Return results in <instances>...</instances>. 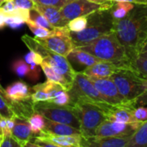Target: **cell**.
I'll list each match as a JSON object with an SVG mask.
<instances>
[{"label":"cell","mask_w":147,"mask_h":147,"mask_svg":"<svg viewBox=\"0 0 147 147\" xmlns=\"http://www.w3.org/2000/svg\"><path fill=\"white\" fill-rule=\"evenodd\" d=\"M114 31L132 61L147 41V5L135 4L125 18L115 20Z\"/></svg>","instance_id":"obj_1"},{"label":"cell","mask_w":147,"mask_h":147,"mask_svg":"<svg viewBox=\"0 0 147 147\" xmlns=\"http://www.w3.org/2000/svg\"><path fill=\"white\" fill-rule=\"evenodd\" d=\"M78 47L102 60L113 62L121 69H133L126 50L114 30Z\"/></svg>","instance_id":"obj_2"},{"label":"cell","mask_w":147,"mask_h":147,"mask_svg":"<svg viewBox=\"0 0 147 147\" xmlns=\"http://www.w3.org/2000/svg\"><path fill=\"white\" fill-rule=\"evenodd\" d=\"M88 26L80 32H71L70 35L75 47L88 44L93 40L114 30L115 19L111 13V8L96 11L89 16Z\"/></svg>","instance_id":"obj_3"},{"label":"cell","mask_w":147,"mask_h":147,"mask_svg":"<svg viewBox=\"0 0 147 147\" xmlns=\"http://www.w3.org/2000/svg\"><path fill=\"white\" fill-rule=\"evenodd\" d=\"M109 105L107 102L98 103L84 100L71 105L79 120L83 137L90 138L96 135L97 127L107 120L105 110Z\"/></svg>","instance_id":"obj_4"},{"label":"cell","mask_w":147,"mask_h":147,"mask_svg":"<svg viewBox=\"0 0 147 147\" xmlns=\"http://www.w3.org/2000/svg\"><path fill=\"white\" fill-rule=\"evenodd\" d=\"M22 40L29 50L39 53L43 57V60L49 64L59 75H61L71 87L77 72L73 70L66 57L49 50L44 47L35 37L33 38L29 35L24 34L22 37Z\"/></svg>","instance_id":"obj_5"},{"label":"cell","mask_w":147,"mask_h":147,"mask_svg":"<svg viewBox=\"0 0 147 147\" xmlns=\"http://www.w3.org/2000/svg\"><path fill=\"white\" fill-rule=\"evenodd\" d=\"M127 102H133L147 89V79L133 69H119L111 77Z\"/></svg>","instance_id":"obj_6"},{"label":"cell","mask_w":147,"mask_h":147,"mask_svg":"<svg viewBox=\"0 0 147 147\" xmlns=\"http://www.w3.org/2000/svg\"><path fill=\"white\" fill-rule=\"evenodd\" d=\"M67 91L70 95L69 105H72L81 100L98 103L106 102L96 90L91 78L83 72L76 73L71 87Z\"/></svg>","instance_id":"obj_7"},{"label":"cell","mask_w":147,"mask_h":147,"mask_svg":"<svg viewBox=\"0 0 147 147\" xmlns=\"http://www.w3.org/2000/svg\"><path fill=\"white\" fill-rule=\"evenodd\" d=\"M34 109L51 121L70 125L80 130V122L71 105H57L51 102L34 103Z\"/></svg>","instance_id":"obj_8"},{"label":"cell","mask_w":147,"mask_h":147,"mask_svg":"<svg viewBox=\"0 0 147 147\" xmlns=\"http://www.w3.org/2000/svg\"><path fill=\"white\" fill-rule=\"evenodd\" d=\"M113 3L97 4L89 0H68L60 9V11L65 19L69 22L78 16H87L96 11L109 9Z\"/></svg>","instance_id":"obj_9"},{"label":"cell","mask_w":147,"mask_h":147,"mask_svg":"<svg viewBox=\"0 0 147 147\" xmlns=\"http://www.w3.org/2000/svg\"><path fill=\"white\" fill-rule=\"evenodd\" d=\"M37 40L49 50L65 57H67V55L75 47L67 26L59 28L58 33L53 36Z\"/></svg>","instance_id":"obj_10"},{"label":"cell","mask_w":147,"mask_h":147,"mask_svg":"<svg viewBox=\"0 0 147 147\" xmlns=\"http://www.w3.org/2000/svg\"><path fill=\"white\" fill-rule=\"evenodd\" d=\"M141 122L123 123L105 120L96 129V137H122L133 136L137 131Z\"/></svg>","instance_id":"obj_11"},{"label":"cell","mask_w":147,"mask_h":147,"mask_svg":"<svg viewBox=\"0 0 147 147\" xmlns=\"http://www.w3.org/2000/svg\"><path fill=\"white\" fill-rule=\"evenodd\" d=\"M96 90L102 96L104 101L111 105H119L129 103L122 96L116 84L111 78H91Z\"/></svg>","instance_id":"obj_12"},{"label":"cell","mask_w":147,"mask_h":147,"mask_svg":"<svg viewBox=\"0 0 147 147\" xmlns=\"http://www.w3.org/2000/svg\"><path fill=\"white\" fill-rule=\"evenodd\" d=\"M66 58L76 72H84L88 67L102 60L78 47H74Z\"/></svg>","instance_id":"obj_13"},{"label":"cell","mask_w":147,"mask_h":147,"mask_svg":"<svg viewBox=\"0 0 147 147\" xmlns=\"http://www.w3.org/2000/svg\"><path fill=\"white\" fill-rule=\"evenodd\" d=\"M134 108L132 102L119 105L109 104L105 110L107 120L123 123H135L137 121L134 115Z\"/></svg>","instance_id":"obj_14"},{"label":"cell","mask_w":147,"mask_h":147,"mask_svg":"<svg viewBox=\"0 0 147 147\" xmlns=\"http://www.w3.org/2000/svg\"><path fill=\"white\" fill-rule=\"evenodd\" d=\"M132 136L122 137H83L81 146L88 147H127Z\"/></svg>","instance_id":"obj_15"},{"label":"cell","mask_w":147,"mask_h":147,"mask_svg":"<svg viewBox=\"0 0 147 147\" xmlns=\"http://www.w3.org/2000/svg\"><path fill=\"white\" fill-rule=\"evenodd\" d=\"M119 69L121 68L113 62L101 60L88 67L83 73L90 78H110Z\"/></svg>","instance_id":"obj_16"},{"label":"cell","mask_w":147,"mask_h":147,"mask_svg":"<svg viewBox=\"0 0 147 147\" xmlns=\"http://www.w3.org/2000/svg\"><path fill=\"white\" fill-rule=\"evenodd\" d=\"M15 126L12 129V135L20 144L21 147L26 146V144L32 140L34 134L32 133L29 122L27 119L15 115Z\"/></svg>","instance_id":"obj_17"},{"label":"cell","mask_w":147,"mask_h":147,"mask_svg":"<svg viewBox=\"0 0 147 147\" xmlns=\"http://www.w3.org/2000/svg\"><path fill=\"white\" fill-rule=\"evenodd\" d=\"M6 93L9 100L12 102H24L31 100L32 88L23 81H16L9 85Z\"/></svg>","instance_id":"obj_18"},{"label":"cell","mask_w":147,"mask_h":147,"mask_svg":"<svg viewBox=\"0 0 147 147\" xmlns=\"http://www.w3.org/2000/svg\"><path fill=\"white\" fill-rule=\"evenodd\" d=\"M34 8L39 10L48 21L55 28L65 27L68 24V21L65 19L63 15L61 14L60 9L48 5H44L35 2Z\"/></svg>","instance_id":"obj_19"},{"label":"cell","mask_w":147,"mask_h":147,"mask_svg":"<svg viewBox=\"0 0 147 147\" xmlns=\"http://www.w3.org/2000/svg\"><path fill=\"white\" fill-rule=\"evenodd\" d=\"M38 136H43L55 143L59 147H80L83 136L78 135H57L42 131Z\"/></svg>","instance_id":"obj_20"},{"label":"cell","mask_w":147,"mask_h":147,"mask_svg":"<svg viewBox=\"0 0 147 147\" xmlns=\"http://www.w3.org/2000/svg\"><path fill=\"white\" fill-rule=\"evenodd\" d=\"M45 122L46 126L43 131L57 135H82L81 131L79 129H77L70 125L53 121L47 118H45Z\"/></svg>","instance_id":"obj_21"},{"label":"cell","mask_w":147,"mask_h":147,"mask_svg":"<svg viewBox=\"0 0 147 147\" xmlns=\"http://www.w3.org/2000/svg\"><path fill=\"white\" fill-rule=\"evenodd\" d=\"M135 7V4L126 1L114 2L111 7V13L115 20H121L125 18Z\"/></svg>","instance_id":"obj_22"},{"label":"cell","mask_w":147,"mask_h":147,"mask_svg":"<svg viewBox=\"0 0 147 147\" xmlns=\"http://www.w3.org/2000/svg\"><path fill=\"white\" fill-rule=\"evenodd\" d=\"M147 146V121L141 122L140 126L132 136L127 147Z\"/></svg>","instance_id":"obj_23"},{"label":"cell","mask_w":147,"mask_h":147,"mask_svg":"<svg viewBox=\"0 0 147 147\" xmlns=\"http://www.w3.org/2000/svg\"><path fill=\"white\" fill-rule=\"evenodd\" d=\"M40 68H41L42 71L44 72V74L46 75V77L48 80L60 84L66 90H68L71 88V85L68 84V82L61 75H59L49 64H47L44 60L40 64Z\"/></svg>","instance_id":"obj_24"},{"label":"cell","mask_w":147,"mask_h":147,"mask_svg":"<svg viewBox=\"0 0 147 147\" xmlns=\"http://www.w3.org/2000/svg\"><path fill=\"white\" fill-rule=\"evenodd\" d=\"M26 24L29 28V29L33 33V34L35 36V38H37V39H45V38L53 36L58 33L59 28H55L54 29H48V28H43V27H40L37 24H35L30 19H28L26 22Z\"/></svg>","instance_id":"obj_25"},{"label":"cell","mask_w":147,"mask_h":147,"mask_svg":"<svg viewBox=\"0 0 147 147\" xmlns=\"http://www.w3.org/2000/svg\"><path fill=\"white\" fill-rule=\"evenodd\" d=\"M28 121L29 122L34 136H38L44 130L46 126L45 117L40 113L34 110V112L31 115Z\"/></svg>","instance_id":"obj_26"},{"label":"cell","mask_w":147,"mask_h":147,"mask_svg":"<svg viewBox=\"0 0 147 147\" xmlns=\"http://www.w3.org/2000/svg\"><path fill=\"white\" fill-rule=\"evenodd\" d=\"M29 19L31 21H33L35 24L48 28V29H54L55 27H53L49 21L39 11L37 10L35 8H33L29 10Z\"/></svg>","instance_id":"obj_27"},{"label":"cell","mask_w":147,"mask_h":147,"mask_svg":"<svg viewBox=\"0 0 147 147\" xmlns=\"http://www.w3.org/2000/svg\"><path fill=\"white\" fill-rule=\"evenodd\" d=\"M42 86H43L44 90L49 95L50 100L53 99L55 96H57L58 95H59L61 92L66 90L60 84L56 83V82H53V81H51V80H48V79L46 82L42 83Z\"/></svg>","instance_id":"obj_28"},{"label":"cell","mask_w":147,"mask_h":147,"mask_svg":"<svg viewBox=\"0 0 147 147\" xmlns=\"http://www.w3.org/2000/svg\"><path fill=\"white\" fill-rule=\"evenodd\" d=\"M50 100L49 95L44 90L41 84H38L32 87V95H31V101L34 103L40 102H47Z\"/></svg>","instance_id":"obj_29"},{"label":"cell","mask_w":147,"mask_h":147,"mask_svg":"<svg viewBox=\"0 0 147 147\" xmlns=\"http://www.w3.org/2000/svg\"><path fill=\"white\" fill-rule=\"evenodd\" d=\"M131 65L134 71H135L139 75L147 79V59L137 56L131 61Z\"/></svg>","instance_id":"obj_30"},{"label":"cell","mask_w":147,"mask_h":147,"mask_svg":"<svg viewBox=\"0 0 147 147\" xmlns=\"http://www.w3.org/2000/svg\"><path fill=\"white\" fill-rule=\"evenodd\" d=\"M88 26L87 16H78L69 21L67 28L71 32H80L85 29Z\"/></svg>","instance_id":"obj_31"},{"label":"cell","mask_w":147,"mask_h":147,"mask_svg":"<svg viewBox=\"0 0 147 147\" xmlns=\"http://www.w3.org/2000/svg\"><path fill=\"white\" fill-rule=\"evenodd\" d=\"M12 70L20 78L28 77L30 68L29 65L22 59H17L13 62L12 64Z\"/></svg>","instance_id":"obj_32"},{"label":"cell","mask_w":147,"mask_h":147,"mask_svg":"<svg viewBox=\"0 0 147 147\" xmlns=\"http://www.w3.org/2000/svg\"><path fill=\"white\" fill-rule=\"evenodd\" d=\"M24 60L31 65H40L43 62V57L37 52L31 51L24 56Z\"/></svg>","instance_id":"obj_33"},{"label":"cell","mask_w":147,"mask_h":147,"mask_svg":"<svg viewBox=\"0 0 147 147\" xmlns=\"http://www.w3.org/2000/svg\"><path fill=\"white\" fill-rule=\"evenodd\" d=\"M0 115L4 118H12L15 113L9 107V103L0 96Z\"/></svg>","instance_id":"obj_34"},{"label":"cell","mask_w":147,"mask_h":147,"mask_svg":"<svg viewBox=\"0 0 147 147\" xmlns=\"http://www.w3.org/2000/svg\"><path fill=\"white\" fill-rule=\"evenodd\" d=\"M5 24L6 26L13 28V29H16V28H20L21 27H22L23 24L25 23V21L19 18V17H16V16H6L5 17Z\"/></svg>","instance_id":"obj_35"},{"label":"cell","mask_w":147,"mask_h":147,"mask_svg":"<svg viewBox=\"0 0 147 147\" xmlns=\"http://www.w3.org/2000/svg\"><path fill=\"white\" fill-rule=\"evenodd\" d=\"M53 103H55L57 105H61V106H65L70 104V95L67 90H65L61 92L59 95L55 96L53 99L48 101Z\"/></svg>","instance_id":"obj_36"},{"label":"cell","mask_w":147,"mask_h":147,"mask_svg":"<svg viewBox=\"0 0 147 147\" xmlns=\"http://www.w3.org/2000/svg\"><path fill=\"white\" fill-rule=\"evenodd\" d=\"M134 115L137 122H144L147 121V107L138 106L134 109Z\"/></svg>","instance_id":"obj_37"},{"label":"cell","mask_w":147,"mask_h":147,"mask_svg":"<svg viewBox=\"0 0 147 147\" xmlns=\"http://www.w3.org/2000/svg\"><path fill=\"white\" fill-rule=\"evenodd\" d=\"M0 147H21L20 144L13 137V135L3 136Z\"/></svg>","instance_id":"obj_38"},{"label":"cell","mask_w":147,"mask_h":147,"mask_svg":"<svg viewBox=\"0 0 147 147\" xmlns=\"http://www.w3.org/2000/svg\"><path fill=\"white\" fill-rule=\"evenodd\" d=\"M68 0H36V3L44 4V5H48V6H53L59 9H60L67 2Z\"/></svg>","instance_id":"obj_39"},{"label":"cell","mask_w":147,"mask_h":147,"mask_svg":"<svg viewBox=\"0 0 147 147\" xmlns=\"http://www.w3.org/2000/svg\"><path fill=\"white\" fill-rule=\"evenodd\" d=\"M29 73H28V79H30L31 81H37L40 78V65H29Z\"/></svg>","instance_id":"obj_40"},{"label":"cell","mask_w":147,"mask_h":147,"mask_svg":"<svg viewBox=\"0 0 147 147\" xmlns=\"http://www.w3.org/2000/svg\"><path fill=\"white\" fill-rule=\"evenodd\" d=\"M0 7L5 13V15H9L15 10L16 5L15 4L13 0H6L2 5H0Z\"/></svg>","instance_id":"obj_41"},{"label":"cell","mask_w":147,"mask_h":147,"mask_svg":"<svg viewBox=\"0 0 147 147\" xmlns=\"http://www.w3.org/2000/svg\"><path fill=\"white\" fill-rule=\"evenodd\" d=\"M13 1L17 7L27 9H31L34 8V4H35V2L33 0H13Z\"/></svg>","instance_id":"obj_42"},{"label":"cell","mask_w":147,"mask_h":147,"mask_svg":"<svg viewBox=\"0 0 147 147\" xmlns=\"http://www.w3.org/2000/svg\"><path fill=\"white\" fill-rule=\"evenodd\" d=\"M132 103L134 104V107L147 105V89L142 94H140Z\"/></svg>","instance_id":"obj_43"},{"label":"cell","mask_w":147,"mask_h":147,"mask_svg":"<svg viewBox=\"0 0 147 147\" xmlns=\"http://www.w3.org/2000/svg\"><path fill=\"white\" fill-rule=\"evenodd\" d=\"M0 96H3V98L9 103V107L11 108V101L9 100V98L8 97V96H7V93H6V90L2 87V85L0 84Z\"/></svg>","instance_id":"obj_44"},{"label":"cell","mask_w":147,"mask_h":147,"mask_svg":"<svg viewBox=\"0 0 147 147\" xmlns=\"http://www.w3.org/2000/svg\"><path fill=\"white\" fill-rule=\"evenodd\" d=\"M5 17H6V15L0 7V29H3L6 26V24H5Z\"/></svg>","instance_id":"obj_45"},{"label":"cell","mask_w":147,"mask_h":147,"mask_svg":"<svg viewBox=\"0 0 147 147\" xmlns=\"http://www.w3.org/2000/svg\"><path fill=\"white\" fill-rule=\"evenodd\" d=\"M118 1L130 2L134 4H138V5H147V0H113V2H118Z\"/></svg>","instance_id":"obj_46"},{"label":"cell","mask_w":147,"mask_h":147,"mask_svg":"<svg viewBox=\"0 0 147 147\" xmlns=\"http://www.w3.org/2000/svg\"><path fill=\"white\" fill-rule=\"evenodd\" d=\"M89 1L97 4H110L114 3L113 0H89Z\"/></svg>","instance_id":"obj_47"},{"label":"cell","mask_w":147,"mask_h":147,"mask_svg":"<svg viewBox=\"0 0 147 147\" xmlns=\"http://www.w3.org/2000/svg\"><path fill=\"white\" fill-rule=\"evenodd\" d=\"M138 56H141V57H144V58H146L147 59V41L146 43L144 45V47H142V49L140 52Z\"/></svg>","instance_id":"obj_48"},{"label":"cell","mask_w":147,"mask_h":147,"mask_svg":"<svg viewBox=\"0 0 147 147\" xmlns=\"http://www.w3.org/2000/svg\"><path fill=\"white\" fill-rule=\"evenodd\" d=\"M5 1H6V0H0V5H2Z\"/></svg>","instance_id":"obj_49"},{"label":"cell","mask_w":147,"mask_h":147,"mask_svg":"<svg viewBox=\"0 0 147 147\" xmlns=\"http://www.w3.org/2000/svg\"><path fill=\"white\" fill-rule=\"evenodd\" d=\"M2 139H3V136L0 134V144H1V142H2Z\"/></svg>","instance_id":"obj_50"},{"label":"cell","mask_w":147,"mask_h":147,"mask_svg":"<svg viewBox=\"0 0 147 147\" xmlns=\"http://www.w3.org/2000/svg\"><path fill=\"white\" fill-rule=\"evenodd\" d=\"M2 117H3V116H2V115H0V120H1V118H2ZM0 134L2 135V133H1V128H0Z\"/></svg>","instance_id":"obj_51"},{"label":"cell","mask_w":147,"mask_h":147,"mask_svg":"<svg viewBox=\"0 0 147 147\" xmlns=\"http://www.w3.org/2000/svg\"><path fill=\"white\" fill-rule=\"evenodd\" d=\"M33 1H34V2H35V1H36V0H33Z\"/></svg>","instance_id":"obj_52"}]
</instances>
